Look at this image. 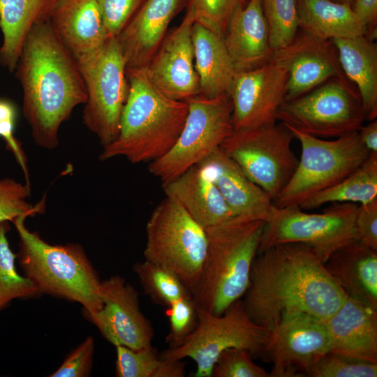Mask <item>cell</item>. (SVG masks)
Here are the masks:
<instances>
[{
	"label": "cell",
	"mask_w": 377,
	"mask_h": 377,
	"mask_svg": "<svg viewBox=\"0 0 377 377\" xmlns=\"http://www.w3.org/2000/svg\"><path fill=\"white\" fill-rule=\"evenodd\" d=\"M128 94L116 139L103 147L101 161L126 158L132 163L152 162L173 147L184 127L188 105L165 95L145 68H126Z\"/></svg>",
	"instance_id": "3"
},
{
	"label": "cell",
	"mask_w": 377,
	"mask_h": 377,
	"mask_svg": "<svg viewBox=\"0 0 377 377\" xmlns=\"http://www.w3.org/2000/svg\"><path fill=\"white\" fill-rule=\"evenodd\" d=\"M192 42L200 83L199 95L206 98L230 96L236 71L223 37L195 22Z\"/></svg>",
	"instance_id": "26"
},
{
	"label": "cell",
	"mask_w": 377,
	"mask_h": 377,
	"mask_svg": "<svg viewBox=\"0 0 377 377\" xmlns=\"http://www.w3.org/2000/svg\"><path fill=\"white\" fill-rule=\"evenodd\" d=\"M325 324L330 351L377 362V310L347 295Z\"/></svg>",
	"instance_id": "20"
},
{
	"label": "cell",
	"mask_w": 377,
	"mask_h": 377,
	"mask_svg": "<svg viewBox=\"0 0 377 377\" xmlns=\"http://www.w3.org/2000/svg\"><path fill=\"white\" fill-rule=\"evenodd\" d=\"M223 38L236 73L258 68L271 60L274 50L261 0H249L235 10Z\"/></svg>",
	"instance_id": "23"
},
{
	"label": "cell",
	"mask_w": 377,
	"mask_h": 377,
	"mask_svg": "<svg viewBox=\"0 0 377 377\" xmlns=\"http://www.w3.org/2000/svg\"><path fill=\"white\" fill-rule=\"evenodd\" d=\"M287 127L299 140L302 152L292 177L274 201L279 208L300 206L346 178L370 154L357 131L325 140Z\"/></svg>",
	"instance_id": "6"
},
{
	"label": "cell",
	"mask_w": 377,
	"mask_h": 377,
	"mask_svg": "<svg viewBox=\"0 0 377 377\" xmlns=\"http://www.w3.org/2000/svg\"><path fill=\"white\" fill-rule=\"evenodd\" d=\"M329 351L325 320L301 314L269 331L262 357L272 364L271 377L310 376L314 364Z\"/></svg>",
	"instance_id": "14"
},
{
	"label": "cell",
	"mask_w": 377,
	"mask_h": 377,
	"mask_svg": "<svg viewBox=\"0 0 377 377\" xmlns=\"http://www.w3.org/2000/svg\"><path fill=\"white\" fill-rule=\"evenodd\" d=\"M22 89V112L36 145L53 149L59 131L87 93L73 56L54 33L50 20L31 29L15 69Z\"/></svg>",
	"instance_id": "2"
},
{
	"label": "cell",
	"mask_w": 377,
	"mask_h": 377,
	"mask_svg": "<svg viewBox=\"0 0 377 377\" xmlns=\"http://www.w3.org/2000/svg\"><path fill=\"white\" fill-rule=\"evenodd\" d=\"M76 61L87 93L83 123L106 146L118 135L129 89L116 38L110 37L98 52Z\"/></svg>",
	"instance_id": "11"
},
{
	"label": "cell",
	"mask_w": 377,
	"mask_h": 377,
	"mask_svg": "<svg viewBox=\"0 0 377 377\" xmlns=\"http://www.w3.org/2000/svg\"><path fill=\"white\" fill-rule=\"evenodd\" d=\"M355 229L357 242L377 250V199L358 205Z\"/></svg>",
	"instance_id": "43"
},
{
	"label": "cell",
	"mask_w": 377,
	"mask_h": 377,
	"mask_svg": "<svg viewBox=\"0 0 377 377\" xmlns=\"http://www.w3.org/2000/svg\"><path fill=\"white\" fill-rule=\"evenodd\" d=\"M196 308V328L180 346L161 352L163 358L177 360L188 357L196 364L194 377H212L216 360L227 348H242L248 350L252 357L263 355L269 331L249 318L242 299L221 315L210 313L197 304Z\"/></svg>",
	"instance_id": "8"
},
{
	"label": "cell",
	"mask_w": 377,
	"mask_h": 377,
	"mask_svg": "<svg viewBox=\"0 0 377 377\" xmlns=\"http://www.w3.org/2000/svg\"><path fill=\"white\" fill-rule=\"evenodd\" d=\"M162 186L166 197L177 202L205 228L235 216L209 170L201 163Z\"/></svg>",
	"instance_id": "24"
},
{
	"label": "cell",
	"mask_w": 377,
	"mask_h": 377,
	"mask_svg": "<svg viewBox=\"0 0 377 377\" xmlns=\"http://www.w3.org/2000/svg\"><path fill=\"white\" fill-rule=\"evenodd\" d=\"M94 341L88 337L64 361L50 377L89 376L93 363Z\"/></svg>",
	"instance_id": "41"
},
{
	"label": "cell",
	"mask_w": 377,
	"mask_h": 377,
	"mask_svg": "<svg viewBox=\"0 0 377 377\" xmlns=\"http://www.w3.org/2000/svg\"><path fill=\"white\" fill-rule=\"evenodd\" d=\"M194 22L186 13L180 24L168 32L145 68L154 85L177 101H186L200 94L192 42Z\"/></svg>",
	"instance_id": "17"
},
{
	"label": "cell",
	"mask_w": 377,
	"mask_h": 377,
	"mask_svg": "<svg viewBox=\"0 0 377 377\" xmlns=\"http://www.w3.org/2000/svg\"><path fill=\"white\" fill-rule=\"evenodd\" d=\"M249 0H188L186 13L199 22L224 37L235 10Z\"/></svg>",
	"instance_id": "36"
},
{
	"label": "cell",
	"mask_w": 377,
	"mask_h": 377,
	"mask_svg": "<svg viewBox=\"0 0 377 377\" xmlns=\"http://www.w3.org/2000/svg\"><path fill=\"white\" fill-rule=\"evenodd\" d=\"M9 222L0 223V311L15 299L37 297L41 293L15 266V255L10 249L7 233Z\"/></svg>",
	"instance_id": "33"
},
{
	"label": "cell",
	"mask_w": 377,
	"mask_h": 377,
	"mask_svg": "<svg viewBox=\"0 0 377 377\" xmlns=\"http://www.w3.org/2000/svg\"><path fill=\"white\" fill-rule=\"evenodd\" d=\"M101 308L85 318L102 336L116 346L138 350L151 345L154 334L149 319L140 306L139 295L124 278L114 275L101 283Z\"/></svg>",
	"instance_id": "15"
},
{
	"label": "cell",
	"mask_w": 377,
	"mask_h": 377,
	"mask_svg": "<svg viewBox=\"0 0 377 377\" xmlns=\"http://www.w3.org/2000/svg\"><path fill=\"white\" fill-rule=\"evenodd\" d=\"M265 223L237 216L205 228L206 256L191 292L195 304L210 313L221 315L244 296Z\"/></svg>",
	"instance_id": "4"
},
{
	"label": "cell",
	"mask_w": 377,
	"mask_h": 377,
	"mask_svg": "<svg viewBox=\"0 0 377 377\" xmlns=\"http://www.w3.org/2000/svg\"><path fill=\"white\" fill-rule=\"evenodd\" d=\"M271 59L287 70L285 101L304 95L332 78L345 76L332 40L304 31L286 46L274 50Z\"/></svg>",
	"instance_id": "18"
},
{
	"label": "cell",
	"mask_w": 377,
	"mask_h": 377,
	"mask_svg": "<svg viewBox=\"0 0 377 377\" xmlns=\"http://www.w3.org/2000/svg\"><path fill=\"white\" fill-rule=\"evenodd\" d=\"M242 300L249 318L269 331L283 320L308 314L330 318L347 295L316 251L302 243H285L257 253Z\"/></svg>",
	"instance_id": "1"
},
{
	"label": "cell",
	"mask_w": 377,
	"mask_h": 377,
	"mask_svg": "<svg viewBox=\"0 0 377 377\" xmlns=\"http://www.w3.org/2000/svg\"><path fill=\"white\" fill-rule=\"evenodd\" d=\"M188 0H145L115 37L126 68H145Z\"/></svg>",
	"instance_id": "19"
},
{
	"label": "cell",
	"mask_w": 377,
	"mask_h": 377,
	"mask_svg": "<svg viewBox=\"0 0 377 377\" xmlns=\"http://www.w3.org/2000/svg\"><path fill=\"white\" fill-rule=\"evenodd\" d=\"M365 119L358 91L346 76L283 101L277 113V120L286 126L320 138L358 131Z\"/></svg>",
	"instance_id": "10"
},
{
	"label": "cell",
	"mask_w": 377,
	"mask_h": 377,
	"mask_svg": "<svg viewBox=\"0 0 377 377\" xmlns=\"http://www.w3.org/2000/svg\"><path fill=\"white\" fill-rule=\"evenodd\" d=\"M185 102L188 113L176 142L149 165V172L162 184L206 159L234 131L229 95L216 98L198 95Z\"/></svg>",
	"instance_id": "9"
},
{
	"label": "cell",
	"mask_w": 377,
	"mask_h": 377,
	"mask_svg": "<svg viewBox=\"0 0 377 377\" xmlns=\"http://www.w3.org/2000/svg\"><path fill=\"white\" fill-rule=\"evenodd\" d=\"M169 331L165 342L169 348L180 346L195 330L198 322L196 304L192 297L180 298L167 307Z\"/></svg>",
	"instance_id": "38"
},
{
	"label": "cell",
	"mask_w": 377,
	"mask_h": 377,
	"mask_svg": "<svg viewBox=\"0 0 377 377\" xmlns=\"http://www.w3.org/2000/svg\"><path fill=\"white\" fill-rule=\"evenodd\" d=\"M269 34V43L274 50L282 48L298 33L299 17L297 0H261Z\"/></svg>",
	"instance_id": "34"
},
{
	"label": "cell",
	"mask_w": 377,
	"mask_h": 377,
	"mask_svg": "<svg viewBox=\"0 0 377 377\" xmlns=\"http://www.w3.org/2000/svg\"><path fill=\"white\" fill-rule=\"evenodd\" d=\"M145 0H96L110 37H117Z\"/></svg>",
	"instance_id": "40"
},
{
	"label": "cell",
	"mask_w": 377,
	"mask_h": 377,
	"mask_svg": "<svg viewBox=\"0 0 377 377\" xmlns=\"http://www.w3.org/2000/svg\"><path fill=\"white\" fill-rule=\"evenodd\" d=\"M30 184H23L13 179H0V223L13 222L22 216H35L44 211L43 202L33 206L27 201Z\"/></svg>",
	"instance_id": "35"
},
{
	"label": "cell",
	"mask_w": 377,
	"mask_h": 377,
	"mask_svg": "<svg viewBox=\"0 0 377 377\" xmlns=\"http://www.w3.org/2000/svg\"><path fill=\"white\" fill-rule=\"evenodd\" d=\"M15 219L19 237V263L27 277L42 293L78 302L94 313L102 306L101 281L80 244H51L24 221Z\"/></svg>",
	"instance_id": "5"
},
{
	"label": "cell",
	"mask_w": 377,
	"mask_h": 377,
	"mask_svg": "<svg viewBox=\"0 0 377 377\" xmlns=\"http://www.w3.org/2000/svg\"><path fill=\"white\" fill-rule=\"evenodd\" d=\"M115 376L117 377H184L186 364L182 360L163 358L150 345L133 350L116 346Z\"/></svg>",
	"instance_id": "31"
},
{
	"label": "cell",
	"mask_w": 377,
	"mask_h": 377,
	"mask_svg": "<svg viewBox=\"0 0 377 377\" xmlns=\"http://www.w3.org/2000/svg\"><path fill=\"white\" fill-rule=\"evenodd\" d=\"M341 68L360 96L367 119L377 117V45L367 36L334 38Z\"/></svg>",
	"instance_id": "28"
},
{
	"label": "cell",
	"mask_w": 377,
	"mask_h": 377,
	"mask_svg": "<svg viewBox=\"0 0 377 377\" xmlns=\"http://www.w3.org/2000/svg\"><path fill=\"white\" fill-rule=\"evenodd\" d=\"M212 377H271L270 373L256 364L251 353L242 348L224 350L216 360Z\"/></svg>",
	"instance_id": "39"
},
{
	"label": "cell",
	"mask_w": 377,
	"mask_h": 377,
	"mask_svg": "<svg viewBox=\"0 0 377 377\" xmlns=\"http://www.w3.org/2000/svg\"><path fill=\"white\" fill-rule=\"evenodd\" d=\"M293 139L286 125L274 123L234 130L220 148L274 202L297 165Z\"/></svg>",
	"instance_id": "12"
},
{
	"label": "cell",
	"mask_w": 377,
	"mask_h": 377,
	"mask_svg": "<svg viewBox=\"0 0 377 377\" xmlns=\"http://www.w3.org/2000/svg\"><path fill=\"white\" fill-rule=\"evenodd\" d=\"M299 27L318 38L332 40L367 35V28L352 5L332 0H297Z\"/></svg>",
	"instance_id": "29"
},
{
	"label": "cell",
	"mask_w": 377,
	"mask_h": 377,
	"mask_svg": "<svg viewBox=\"0 0 377 377\" xmlns=\"http://www.w3.org/2000/svg\"><path fill=\"white\" fill-rule=\"evenodd\" d=\"M313 377H376L377 362L355 359L331 351L314 364Z\"/></svg>",
	"instance_id": "37"
},
{
	"label": "cell",
	"mask_w": 377,
	"mask_h": 377,
	"mask_svg": "<svg viewBox=\"0 0 377 377\" xmlns=\"http://www.w3.org/2000/svg\"><path fill=\"white\" fill-rule=\"evenodd\" d=\"M353 10L367 28L369 38L376 36L377 0H354Z\"/></svg>",
	"instance_id": "44"
},
{
	"label": "cell",
	"mask_w": 377,
	"mask_h": 377,
	"mask_svg": "<svg viewBox=\"0 0 377 377\" xmlns=\"http://www.w3.org/2000/svg\"><path fill=\"white\" fill-rule=\"evenodd\" d=\"M288 77L286 68L272 59L258 68L236 73L230 92L234 130L276 123L285 101Z\"/></svg>",
	"instance_id": "16"
},
{
	"label": "cell",
	"mask_w": 377,
	"mask_h": 377,
	"mask_svg": "<svg viewBox=\"0 0 377 377\" xmlns=\"http://www.w3.org/2000/svg\"><path fill=\"white\" fill-rule=\"evenodd\" d=\"M17 111L15 105L9 100L0 98V137L6 142L7 149L14 155L30 184L27 165V158L19 141L14 135Z\"/></svg>",
	"instance_id": "42"
},
{
	"label": "cell",
	"mask_w": 377,
	"mask_h": 377,
	"mask_svg": "<svg viewBox=\"0 0 377 377\" xmlns=\"http://www.w3.org/2000/svg\"><path fill=\"white\" fill-rule=\"evenodd\" d=\"M377 199V153H370L367 160L339 183L319 191L299 207L313 209L334 202L362 205Z\"/></svg>",
	"instance_id": "30"
},
{
	"label": "cell",
	"mask_w": 377,
	"mask_h": 377,
	"mask_svg": "<svg viewBox=\"0 0 377 377\" xmlns=\"http://www.w3.org/2000/svg\"><path fill=\"white\" fill-rule=\"evenodd\" d=\"M324 267L348 296L377 310V250L355 241L335 251Z\"/></svg>",
	"instance_id": "25"
},
{
	"label": "cell",
	"mask_w": 377,
	"mask_h": 377,
	"mask_svg": "<svg viewBox=\"0 0 377 377\" xmlns=\"http://www.w3.org/2000/svg\"><path fill=\"white\" fill-rule=\"evenodd\" d=\"M331 204L319 214L306 213L299 206L276 207L265 223L258 252L276 244L302 243L311 247L325 263L335 251L357 241L358 205Z\"/></svg>",
	"instance_id": "13"
},
{
	"label": "cell",
	"mask_w": 377,
	"mask_h": 377,
	"mask_svg": "<svg viewBox=\"0 0 377 377\" xmlns=\"http://www.w3.org/2000/svg\"><path fill=\"white\" fill-rule=\"evenodd\" d=\"M360 138L370 153H377V120L374 119L358 130Z\"/></svg>",
	"instance_id": "45"
},
{
	"label": "cell",
	"mask_w": 377,
	"mask_h": 377,
	"mask_svg": "<svg viewBox=\"0 0 377 377\" xmlns=\"http://www.w3.org/2000/svg\"><path fill=\"white\" fill-rule=\"evenodd\" d=\"M58 1L0 0V64L9 72H14L31 29L50 20Z\"/></svg>",
	"instance_id": "27"
},
{
	"label": "cell",
	"mask_w": 377,
	"mask_h": 377,
	"mask_svg": "<svg viewBox=\"0 0 377 377\" xmlns=\"http://www.w3.org/2000/svg\"><path fill=\"white\" fill-rule=\"evenodd\" d=\"M145 294L154 303L165 307L176 300L191 297L182 280L171 270L146 260L133 267Z\"/></svg>",
	"instance_id": "32"
},
{
	"label": "cell",
	"mask_w": 377,
	"mask_h": 377,
	"mask_svg": "<svg viewBox=\"0 0 377 377\" xmlns=\"http://www.w3.org/2000/svg\"><path fill=\"white\" fill-rule=\"evenodd\" d=\"M332 1L339 2V3H349L352 5L354 0H332Z\"/></svg>",
	"instance_id": "46"
},
{
	"label": "cell",
	"mask_w": 377,
	"mask_h": 377,
	"mask_svg": "<svg viewBox=\"0 0 377 377\" xmlns=\"http://www.w3.org/2000/svg\"><path fill=\"white\" fill-rule=\"evenodd\" d=\"M50 22L76 61L98 52L110 38L96 0H59Z\"/></svg>",
	"instance_id": "21"
},
{
	"label": "cell",
	"mask_w": 377,
	"mask_h": 377,
	"mask_svg": "<svg viewBox=\"0 0 377 377\" xmlns=\"http://www.w3.org/2000/svg\"><path fill=\"white\" fill-rule=\"evenodd\" d=\"M146 236L145 260L173 272L191 293L206 256L205 228L177 202L165 197L152 212Z\"/></svg>",
	"instance_id": "7"
},
{
	"label": "cell",
	"mask_w": 377,
	"mask_h": 377,
	"mask_svg": "<svg viewBox=\"0 0 377 377\" xmlns=\"http://www.w3.org/2000/svg\"><path fill=\"white\" fill-rule=\"evenodd\" d=\"M209 170L235 216L268 221L276 207L220 147L201 162Z\"/></svg>",
	"instance_id": "22"
}]
</instances>
